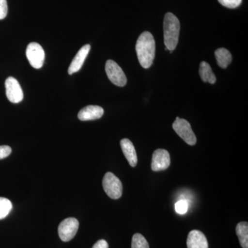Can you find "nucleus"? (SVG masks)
Instances as JSON below:
<instances>
[{
  "label": "nucleus",
  "instance_id": "obj_8",
  "mask_svg": "<svg viewBox=\"0 0 248 248\" xmlns=\"http://www.w3.org/2000/svg\"><path fill=\"white\" fill-rule=\"evenodd\" d=\"M6 94L10 102L18 104L22 102L24 98V93L20 84L16 78L9 77L5 81Z\"/></svg>",
  "mask_w": 248,
  "mask_h": 248
},
{
  "label": "nucleus",
  "instance_id": "obj_11",
  "mask_svg": "<svg viewBox=\"0 0 248 248\" xmlns=\"http://www.w3.org/2000/svg\"><path fill=\"white\" fill-rule=\"evenodd\" d=\"M90 50H91V45H86L81 47V49L77 53L76 57L73 58L69 68H68V73L69 75L77 73L81 69L83 64H84L85 60L87 58L89 55Z\"/></svg>",
  "mask_w": 248,
  "mask_h": 248
},
{
  "label": "nucleus",
  "instance_id": "obj_5",
  "mask_svg": "<svg viewBox=\"0 0 248 248\" xmlns=\"http://www.w3.org/2000/svg\"><path fill=\"white\" fill-rule=\"evenodd\" d=\"M79 223L76 218L70 217L62 221L58 227V234L62 241L68 242L76 236Z\"/></svg>",
  "mask_w": 248,
  "mask_h": 248
},
{
  "label": "nucleus",
  "instance_id": "obj_15",
  "mask_svg": "<svg viewBox=\"0 0 248 248\" xmlns=\"http://www.w3.org/2000/svg\"><path fill=\"white\" fill-rule=\"evenodd\" d=\"M200 75L201 79L203 80L204 82H209L211 84L216 82V76L213 73L211 66L206 62H202L200 63Z\"/></svg>",
  "mask_w": 248,
  "mask_h": 248
},
{
  "label": "nucleus",
  "instance_id": "obj_22",
  "mask_svg": "<svg viewBox=\"0 0 248 248\" xmlns=\"http://www.w3.org/2000/svg\"><path fill=\"white\" fill-rule=\"evenodd\" d=\"M12 149L9 146H0V159H4L11 155Z\"/></svg>",
  "mask_w": 248,
  "mask_h": 248
},
{
  "label": "nucleus",
  "instance_id": "obj_21",
  "mask_svg": "<svg viewBox=\"0 0 248 248\" xmlns=\"http://www.w3.org/2000/svg\"><path fill=\"white\" fill-rule=\"evenodd\" d=\"M8 14V5L6 0H0V20L4 19Z\"/></svg>",
  "mask_w": 248,
  "mask_h": 248
},
{
  "label": "nucleus",
  "instance_id": "obj_10",
  "mask_svg": "<svg viewBox=\"0 0 248 248\" xmlns=\"http://www.w3.org/2000/svg\"><path fill=\"white\" fill-rule=\"evenodd\" d=\"M104 109L99 106H87L79 111L78 118L83 122L99 120L104 115Z\"/></svg>",
  "mask_w": 248,
  "mask_h": 248
},
{
  "label": "nucleus",
  "instance_id": "obj_4",
  "mask_svg": "<svg viewBox=\"0 0 248 248\" xmlns=\"http://www.w3.org/2000/svg\"><path fill=\"white\" fill-rule=\"evenodd\" d=\"M172 128L177 135L187 144L195 146L197 143V138L191 128L190 123L187 120L177 117L172 124Z\"/></svg>",
  "mask_w": 248,
  "mask_h": 248
},
{
  "label": "nucleus",
  "instance_id": "obj_9",
  "mask_svg": "<svg viewBox=\"0 0 248 248\" xmlns=\"http://www.w3.org/2000/svg\"><path fill=\"white\" fill-rule=\"evenodd\" d=\"M170 165V156L169 152L164 149H157L153 153L151 169L155 172L165 170Z\"/></svg>",
  "mask_w": 248,
  "mask_h": 248
},
{
  "label": "nucleus",
  "instance_id": "obj_2",
  "mask_svg": "<svg viewBox=\"0 0 248 248\" xmlns=\"http://www.w3.org/2000/svg\"><path fill=\"white\" fill-rule=\"evenodd\" d=\"M180 22L178 18L171 13H168L164 17V35L166 48L172 52L179 42Z\"/></svg>",
  "mask_w": 248,
  "mask_h": 248
},
{
  "label": "nucleus",
  "instance_id": "obj_16",
  "mask_svg": "<svg viewBox=\"0 0 248 248\" xmlns=\"http://www.w3.org/2000/svg\"><path fill=\"white\" fill-rule=\"evenodd\" d=\"M236 234L243 248H248V223L240 222L236 227Z\"/></svg>",
  "mask_w": 248,
  "mask_h": 248
},
{
  "label": "nucleus",
  "instance_id": "obj_14",
  "mask_svg": "<svg viewBox=\"0 0 248 248\" xmlns=\"http://www.w3.org/2000/svg\"><path fill=\"white\" fill-rule=\"evenodd\" d=\"M215 54L218 66L222 68H226L231 64L232 57L229 50L224 48H218L215 50Z\"/></svg>",
  "mask_w": 248,
  "mask_h": 248
},
{
  "label": "nucleus",
  "instance_id": "obj_18",
  "mask_svg": "<svg viewBox=\"0 0 248 248\" xmlns=\"http://www.w3.org/2000/svg\"><path fill=\"white\" fill-rule=\"evenodd\" d=\"M132 248H150L148 241L141 234H135L132 239Z\"/></svg>",
  "mask_w": 248,
  "mask_h": 248
},
{
  "label": "nucleus",
  "instance_id": "obj_3",
  "mask_svg": "<svg viewBox=\"0 0 248 248\" xmlns=\"http://www.w3.org/2000/svg\"><path fill=\"white\" fill-rule=\"evenodd\" d=\"M103 188L112 200H118L122 195L123 186L118 177L112 172H107L102 181Z\"/></svg>",
  "mask_w": 248,
  "mask_h": 248
},
{
  "label": "nucleus",
  "instance_id": "obj_23",
  "mask_svg": "<svg viewBox=\"0 0 248 248\" xmlns=\"http://www.w3.org/2000/svg\"><path fill=\"white\" fill-rule=\"evenodd\" d=\"M92 248H108V244L105 240H99L94 244Z\"/></svg>",
  "mask_w": 248,
  "mask_h": 248
},
{
  "label": "nucleus",
  "instance_id": "obj_20",
  "mask_svg": "<svg viewBox=\"0 0 248 248\" xmlns=\"http://www.w3.org/2000/svg\"><path fill=\"white\" fill-rule=\"evenodd\" d=\"M187 208H188V205H187V203L185 200L179 201L175 204L176 212L180 214V215L186 214V212L187 211Z\"/></svg>",
  "mask_w": 248,
  "mask_h": 248
},
{
  "label": "nucleus",
  "instance_id": "obj_17",
  "mask_svg": "<svg viewBox=\"0 0 248 248\" xmlns=\"http://www.w3.org/2000/svg\"><path fill=\"white\" fill-rule=\"evenodd\" d=\"M13 208L11 201L4 197H0V220L6 218Z\"/></svg>",
  "mask_w": 248,
  "mask_h": 248
},
{
  "label": "nucleus",
  "instance_id": "obj_6",
  "mask_svg": "<svg viewBox=\"0 0 248 248\" xmlns=\"http://www.w3.org/2000/svg\"><path fill=\"white\" fill-rule=\"evenodd\" d=\"M106 73L112 84L123 87L127 83V78L123 70L113 60H108L106 63Z\"/></svg>",
  "mask_w": 248,
  "mask_h": 248
},
{
  "label": "nucleus",
  "instance_id": "obj_19",
  "mask_svg": "<svg viewBox=\"0 0 248 248\" xmlns=\"http://www.w3.org/2000/svg\"><path fill=\"white\" fill-rule=\"evenodd\" d=\"M218 1L222 6L229 9H235L239 6L242 2V0H218Z\"/></svg>",
  "mask_w": 248,
  "mask_h": 248
},
{
  "label": "nucleus",
  "instance_id": "obj_7",
  "mask_svg": "<svg viewBox=\"0 0 248 248\" xmlns=\"http://www.w3.org/2000/svg\"><path fill=\"white\" fill-rule=\"evenodd\" d=\"M27 57L31 66L36 69L42 68L45 60V53L42 46L36 42H31L27 48Z\"/></svg>",
  "mask_w": 248,
  "mask_h": 248
},
{
  "label": "nucleus",
  "instance_id": "obj_13",
  "mask_svg": "<svg viewBox=\"0 0 248 248\" xmlns=\"http://www.w3.org/2000/svg\"><path fill=\"white\" fill-rule=\"evenodd\" d=\"M121 147L124 156L128 160L131 167H135L138 164V155L133 143L128 139H123L120 141Z\"/></svg>",
  "mask_w": 248,
  "mask_h": 248
},
{
  "label": "nucleus",
  "instance_id": "obj_1",
  "mask_svg": "<svg viewBox=\"0 0 248 248\" xmlns=\"http://www.w3.org/2000/svg\"><path fill=\"white\" fill-rule=\"evenodd\" d=\"M135 49L141 66L144 68H150L155 57V41L151 32L145 31L140 35Z\"/></svg>",
  "mask_w": 248,
  "mask_h": 248
},
{
  "label": "nucleus",
  "instance_id": "obj_12",
  "mask_svg": "<svg viewBox=\"0 0 248 248\" xmlns=\"http://www.w3.org/2000/svg\"><path fill=\"white\" fill-rule=\"evenodd\" d=\"M187 248H208V240L205 234L200 231H192L187 239Z\"/></svg>",
  "mask_w": 248,
  "mask_h": 248
}]
</instances>
